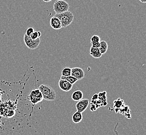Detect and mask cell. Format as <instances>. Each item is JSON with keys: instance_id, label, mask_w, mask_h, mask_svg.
<instances>
[{"instance_id": "obj_10", "label": "cell", "mask_w": 146, "mask_h": 135, "mask_svg": "<svg viewBox=\"0 0 146 135\" xmlns=\"http://www.w3.org/2000/svg\"><path fill=\"white\" fill-rule=\"evenodd\" d=\"M83 118V116L82 114V113L80 112L79 111H76L74 113L72 116V119L73 122L75 124H78L82 122Z\"/></svg>"}, {"instance_id": "obj_5", "label": "cell", "mask_w": 146, "mask_h": 135, "mask_svg": "<svg viewBox=\"0 0 146 135\" xmlns=\"http://www.w3.org/2000/svg\"><path fill=\"white\" fill-rule=\"evenodd\" d=\"M23 40L27 47L31 50L36 49L40 43V38H38L36 39H32L31 37L25 34L24 35Z\"/></svg>"}, {"instance_id": "obj_18", "label": "cell", "mask_w": 146, "mask_h": 135, "mask_svg": "<svg viewBox=\"0 0 146 135\" xmlns=\"http://www.w3.org/2000/svg\"><path fill=\"white\" fill-rule=\"evenodd\" d=\"M41 35H42V33L40 31H34V32L32 34L30 37L32 39H36L38 38H39Z\"/></svg>"}, {"instance_id": "obj_4", "label": "cell", "mask_w": 146, "mask_h": 135, "mask_svg": "<svg viewBox=\"0 0 146 135\" xmlns=\"http://www.w3.org/2000/svg\"><path fill=\"white\" fill-rule=\"evenodd\" d=\"M69 8L68 3L64 0H58L54 4V10L56 14H60L68 11Z\"/></svg>"}, {"instance_id": "obj_20", "label": "cell", "mask_w": 146, "mask_h": 135, "mask_svg": "<svg viewBox=\"0 0 146 135\" xmlns=\"http://www.w3.org/2000/svg\"><path fill=\"white\" fill-rule=\"evenodd\" d=\"M34 31H34V29L33 28H32V27H29V28L27 29V31H26L25 34H26L27 35H28V36L30 37L31 35H32V34L33 33Z\"/></svg>"}, {"instance_id": "obj_9", "label": "cell", "mask_w": 146, "mask_h": 135, "mask_svg": "<svg viewBox=\"0 0 146 135\" xmlns=\"http://www.w3.org/2000/svg\"><path fill=\"white\" fill-rule=\"evenodd\" d=\"M50 25L54 30H60L62 28V25L59 18L55 16L51 18L50 20Z\"/></svg>"}, {"instance_id": "obj_24", "label": "cell", "mask_w": 146, "mask_h": 135, "mask_svg": "<svg viewBox=\"0 0 146 135\" xmlns=\"http://www.w3.org/2000/svg\"><path fill=\"white\" fill-rule=\"evenodd\" d=\"M139 1L141 2V3H143V4L146 3V0H139Z\"/></svg>"}, {"instance_id": "obj_21", "label": "cell", "mask_w": 146, "mask_h": 135, "mask_svg": "<svg viewBox=\"0 0 146 135\" xmlns=\"http://www.w3.org/2000/svg\"><path fill=\"white\" fill-rule=\"evenodd\" d=\"M100 45V42L93 43H92L91 47H94V48H98Z\"/></svg>"}, {"instance_id": "obj_25", "label": "cell", "mask_w": 146, "mask_h": 135, "mask_svg": "<svg viewBox=\"0 0 146 135\" xmlns=\"http://www.w3.org/2000/svg\"><path fill=\"white\" fill-rule=\"evenodd\" d=\"M44 2H50V1H51L52 0H42Z\"/></svg>"}, {"instance_id": "obj_22", "label": "cell", "mask_w": 146, "mask_h": 135, "mask_svg": "<svg viewBox=\"0 0 146 135\" xmlns=\"http://www.w3.org/2000/svg\"><path fill=\"white\" fill-rule=\"evenodd\" d=\"M98 99V94H94L92 97V100H96V99Z\"/></svg>"}, {"instance_id": "obj_14", "label": "cell", "mask_w": 146, "mask_h": 135, "mask_svg": "<svg viewBox=\"0 0 146 135\" xmlns=\"http://www.w3.org/2000/svg\"><path fill=\"white\" fill-rule=\"evenodd\" d=\"M100 45L98 47V49L100 50V51L101 52V53L102 55H104L107 52L108 50V44L104 40L100 41Z\"/></svg>"}, {"instance_id": "obj_1", "label": "cell", "mask_w": 146, "mask_h": 135, "mask_svg": "<svg viewBox=\"0 0 146 135\" xmlns=\"http://www.w3.org/2000/svg\"><path fill=\"white\" fill-rule=\"evenodd\" d=\"M38 89L41 92L43 98L47 101H54L56 97V93L54 88L47 85H40Z\"/></svg>"}, {"instance_id": "obj_6", "label": "cell", "mask_w": 146, "mask_h": 135, "mask_svg": "<svg viewBox=\"0 0 146 135\" xmlns=\"http://www.w3.org/2000/svg\"><path fill=\"white\" fill-rule=\"evenodd\" d=\"M89 105V100L88 99H82L76 104V108L77 111L82 113L87 109Z\"/></svg>"}, {"instance_id": "obj_13", "label": "cell", "mask_w": 146, "mask_h": 135, "mask_svg": "<svg viewBox=\"0 0 146 135\" xmlns=\"http://www.w3.org/2000/svg\"><path fill=\"white\" fill-rule=\"evenodd\" d=\"M90 54L91 56L96 59L100 58L102 56V54L98 48H94L92 47H91L90 48Z\"/></svg>"}, {"instance_id": "obj_11", "label": "cell", "mask_w": 146, "mask_h": 135, "mask_svg": "<svg viewBox=\"0 0 146 135\" xmlns=\"http://www.w3.org/2000/svg\"><path fill=\"white\" fill-rule=\"evenodd\" d=\"M124 106H125L124 104V101L121 99L118 98L113 101V107L115 110L117 109V110L115 111V113H118L121 108H122Z\"/></svg>"}, {"instance_id": "obj_16", "label": "cell", "mask_w": 146, "mask_h": 135, "mask_svg": "<svg viewBox=\"0 0 146 135\" xmlns=\"http://www.w3.org/2000/svg\"><path fill=\"white\" fill-rule=\"evenodd\" d=\"M72 68L70 67H65L62 69V76H71Z\"/></svg>"}, {"instance_id": "obj_8", "label": "cell", "mask_w": 146, "mask_h": 135, "mask_svg": "<svg viewBox=\"0 0 146 135\" xmlns=\"http://www.w3.org/2000/svg\"><path fill=\"white\" fill-rule=\"evenodd\" d=\"M73 85L71 84L69 82L66 81L64 80H62L60 79L59 81V88L61 90L65 92H68L70 91L72 88H73Z\"/></svg>"}, {"instance_id": "obj_15", "label": "cell", "mask_w": 146, "mask_h": 135, "mask_svg": "<svg viewBox=\"0 0 146 135\" xmlns=\"http://www.w3.org/2000/svg\"><path fill=\"white\" fill-rule=\"evenodd\" d=\"M61 79L66 80V81H68V82H69L72 85L76 83V82H77V81H78L77 79H76L75 78H74L73 76H61Z\"/></svg>"}, {"instance_id": "obj_3", "label": "cell", "mask_w": 146, "mask_h": 135, "mask_svg": "<svg viewBox=\"0 0 146 135\" xmlns=\"http://www.w3.org/2000/svg\"><path fill=\"white\" fill-rule=\"evenodd\" d=\"M27 99L33 104H38V103L41 102L44 99L42 94L38 88L31 90L27 97Z\"/></svg>"}, {"instance_id": "obj_23", "label": "cell", "mask_w": 146, "mask_h": 135, "mask_svg": "<svg viewBox=\"0 0 146 135\" xmlns=\"http://www.w3.org/2000/svg\"><path fill=\"white\" fill-rule=\"evenodd\" d=\"M3 94V92H0V102L2 101V96Z\"/></svg>"}, {"instance_id": "obj_12", "label": "cell", "mask_w": 146, "mask_h": 135, "mask_svg": "<svg viewBox=\"0 0 146 135\" xmlns=\"http://www.w3.org/2000/svg\"><path fill=\"white\" fill-rule=\"evenodd\" d=\"M84 94L80 90L74 91L72 95V99L74 101H79L83 98Z\"/></svg>"}, {"instance_id": "obj_19", "label": "cell", "mask_w": 146, "mask_h": 135, "mask_svg": "<svg viewBox=\"0 0 146 135\" xmlns=\"http://www.w3.org/2000/svg\"><path fill=\"white\" fill-rule=\"evenodd\" d=\"M101 41L100 37L97 35H94L91 38V44L93 43L100 42Z\"/></svg>"}, {"instance_id": "obj_17", "label": "cell", "mask_w": 146, "mask_h": 135, "mask_svg": "<svg viewBox=\"0 0 146 135\" xmlns=\"http://www.w3.org/2000/svg\"><path fill=\"white\" fill-rule=\"evenodd\" d=\"M98 99L101 101H107V93L105 91L100 92L98 94Z\"/></svg>"}, {"instance_id": "obj_2", "label": "cell", "mask_w": 146, "mask_h": 135, "mask_svg": "<svg viewBox=\"0 0 146 135\" xmlns=\"http://www.w3.org/2000/svg\"><path fill=\"white\" fill-rule=\"evenodd\" d=\"M54 16L57 17L60 20L62 28H66L70 25L73 23L74 19V16L71 11H65L60 14H56Z\"/></svg>"}, {"instance_id": "obj_7", "label": "cell", "mask_w": 146, "mask_h": 135, "mask_svg": "<svg viewBox=\"0 0 146 135\" xmlns=\"http://www.w3.org/2000/svg\"><path fill=\"white\" fill-rule=\"evenodd\" d=\"M71 76H73L78 80H81L85 76L84 71L80 68L76 67L72 68Z\"/></svg>"}]
</instances>
